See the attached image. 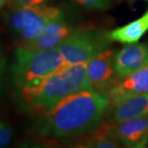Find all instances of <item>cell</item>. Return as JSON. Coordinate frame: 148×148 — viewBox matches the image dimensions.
Returning <instances> with one entry per match:
<instances>
[{
  "label": "cell",
  "instance_id": "cell-1",
  "mask_svg": "<svg viewBox=\"0 0 148 148\" xmlns=\"http://www.w3.org/2000/svg\"><path fill=\"white\" fill-rule=\"evenodd\" d=\"M110 107L106 93L84 90L60 101L40 115L37 131L46 138H77L95 130Z\"/></svg>",
  "mask_w": 148,
  "mask_h": 148
},
{
  "label": "cell",
  "instance_id": "cell-2",
  "mask_svg": "<svg viewBox=\"0 0 148 148\" xmlns=\"http://www.w3.org/2000/svg\"><path fill=\"white\" fill-rule=\"evenodd\" d=\"M84 90H92L86 73V63L68 65L39 83L18 91L24 104L41 115L65 97Z\"/></svg>",
  "mask_w": 148,
  "mask_h": 148
},
{
  "label": "cell",
  "instance_id": "cell-3",
  "mask_svg": "<svg viewBox=\"0 0 148 148\" xmlns=\"http://www.w3.org/2000/svg\"><path fill=\"white\" fill-rule=\"evenodd\" d=\"M66 66L58 48L37 50L18 45L11 67V79L14 87L20 90L39 83Z\"/></svg>",
  "mask_w": 148,
  "mask_h": 148
},
{
  "label": "cell",
  "instance_id": "cell-4",
  "mask_svg": "<svg viewBox=\"0 0 148 148\" xmlns=\"http://www.w3.org/2000/svg\"><path fill=\"white\" fill-rule=\"evenodd\" d=\"M63 14L64 11L53 6L12 8L5 14V21L21 45L33 42L41 36L49 22Z\"/></svg>",
  "mask_w": 148,
  "mask_h": 148
},
{
  "label": "cell",
  "instance_id": "cell-5",
  "mask_svg": "<svg viewBox=\"0 0 148 148\" xmlns=\"http://www.w3.org/2000/svg\"><path fill=\"white\" fill-rule=\"evenodd\" d=\"M111 40L108 32L89 27H79L73 30L59 47L67 65L87 63L101 51L109 48Z\"/></svg>",
  "mask_w": 148,
  "mask_h": 148
},
{
  "label": "cell",
  "instance_id": "cell-6",
  "mask_svg": "<svg viewBox=\"0 0 148 148\" xmlns=\"http://www.w3.org/2000/svg\"><path fill=\"white\" fill-rule=\"evenodd\" d=\"M106 94L110 106L135 95L148 94V64L126 76H118Z\"/></svg>",
  "mask_w": 148,
  "mask_h": 148
},
{
  "label": "cell",
  "instance_id": "cell-7",
  "mask_svg": "<svg viewBox=\"0 0 148 148\" xmlns=\"http://www.w3.org/2000/svg\"><path fill=\"white\" fill-rule=\"evenodd\" d=\"M114 55V52L108 48L86 63L87 77L93 90L106 93L117 78Z\"/></svg>",
  "mask_w": 148,
  "mask_h": 148
},
{
  "label": "cell",
  "instance_id": "cell-8",
  "mask_svg": "<svg viewBox=\"0 0 148 148\" xmlns=\"http://www.w3.org/2000/svg\"><path fill=\"white\" fill-rule=\"evenodd\" d=\"M112 134L126 147H144L148 142V115L112 124Z\"/></svg>",
  "mask_w": 148,
  "mask_h": 148
},
{
  "label": "cell",
  "instance_id": "cell-9",
  "mask_svg": "<svg viewBox=\"0 0 148 148\" xmlns=\"http://www.w3.org/2000/svg\"><path fill=\"white\" fill-rule=\"evenodd\" d=\"M73 28L65 19L64 14L60 15L49 22L45 32L35 41L21 45L30 49H50L58 48L70 36Z\"/></svg>",
  "mask_w": 148,
  "mask_h": 148
},
{
  "label": "cell",
  "instance_id": "cell-10",
  "mask_svg": "<svg viewBox=\"0 0 148 148\" xmlns=\"http://www.w3.org/2000/svg\"><path fill=\"white\" fill-rule=\"evenodd\" d=\"M148 64V45L130 44L114 55V66L117 76L123 77Z\"/></svg>",
  "mask_w": 148,
  "mask_h": 148
},
{
  "label": "cell",
  "instance_id": "cell-11",
  "mask_svg": "<svg viewBox=\"0 0 148 148\" xmlns=\"http://www.w3.org/2000/svg\"><path fill=\"white\" fill-rule=\"evenodd\" d=\"M107 112H110L107 122L110 124L148 115V94L127 98L115 106H110Z\"/></svg>",
  "mask_w": 148,
  "mask_h": 148
},
{
  "label": "cell",
  "instance_id": "cell-12",
  "mask_svg": "<svg viewBox=\"0 0 148 148\" xmlns=\"http://www.w3.org/2000/svg\"><path fill=\"white\" fill-rule=\"evenodd\" d=\"M148 31V10L141 17L129 22L127 25L108 32L111 41L123 44L137 43Z\"/></svg>",
  "mask_w": 148,
  "mask_h": 148
},
{
  "label": "cell",
  "instance_id": "cell-13",
  "mask_svg": "<svg viewBox=\"0 0 148 148\" xmlns=\"http://www.w3.org/2000/svg\"><path fill=\"white\" fill-rule=\"evenodd\" d=\"M112 124L103 121L95 130L86 134L79 136L81 138L77 147H79L115 148L119 147L120 144L112 134Z\"/></svg>",
  "mask_w": 148,
  "mask_h": 148
},
{
  "label": "cell",
  "instance_id": "cell-14",
  "mask_svg": "<svg viewBox=\"0 0 148 148\" xmlns=\"http://www.w3.org/2000/svg\"><path fill=\"white\" fill-rule=\"evenodd\" d=\"M77 5L91 10H106L112 5L111 0H69Z\"/></svg>",
  "mask_w": 148,
  "mask_h": 148
},
{
  "label": "cell",
  "instance_id": "cell-15",
  "mask_svg": "<svg viewBox=\"0 0 148 148\" xmlns=\"http://www.w3.org/2000/svg\"><path fill=\"white\" fill-rule=\"evenodd\" d=\"M12 139V127L0 118V148L8 147Z\"/></svg>",
  "mask_w": 148,
  "mask_h": 148
},
{
  "label": "cell",
  "instance_id": "cell-16",
  "mask_svg": "<svg viewBox=\"0 0 148 148\" xmlns=\"http://www.w3.org/2000/svg\"><path fill=\"white\" fill-rule=\"evenodd\" d=\"M50 0H11L12 8H24V7H38L47 5Z\"/></svg>",
  "mask_w": 148,
  "mask_h": 148
},
{
  "label": "cell",
  "instance_id": "cell-17",
  "mask_svg": "<svg viewBox=\"0 0 148 148\" xmlns=\"http://www.w3.org/2000/svg\"><path fill=\"white\" fill-rule=\"evenodd\" d=\"M8 0H0V9L3 8L6 5V3H8Z\"/></svg>",
  "mask_w": 148,
  "mask_h": 148
},
{
  "label": "cell",
  "instance_id": "cell-18",
  "mask_svg": "<svg viewBox=\"0 0 148 148\" xmlns=\"http://www.w3.org/2000/svg\"><path fill=\"white\" fill-rule=\"evenodd\" d=\"M3 58V46H2V43L0 40V64H1V61Z\"/></svg>",
  "mask_w": 148,
  "mask_h": 148
},
{
  "label": "cell",
  "instance_id": "cell-19",
  "mask_svg": "<svg viewBox=\"0 0 148 148\" xmlns=\"http://www.w3.org/2000/svg\"><path fill=\"white\" fill-rule=\"evenodd\" d=\"M128 1H134V0H128Z\"/></svg>",
  "mask_w": 148,
  "mask_h": 148
}]
</instances>
